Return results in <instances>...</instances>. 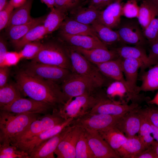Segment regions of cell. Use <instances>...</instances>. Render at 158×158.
I'll list each match as a JSON object with an SVG mask.
<instances>
[{"mask_svg": "<svg viewBox=\"0 0 158 158\" xmlns=\"http://www.w3.org/2000/svg\"><path fill=\"white\" fill-rule=\"evenodd\" d=\"M16 83L22 95L51 106L58 110L67 102L58 83L29 75L22 71L16 76Z\"/></svg>", "mask_w": 158, "mask_h": 158, "instance_id": "1", "label": "cell"}, {"mask_svg": "<svg viewBox=\"0 0 158 158\" xmlns=\"http://www.w3.org/2000/svg\"><path fill=\"white\" fill-rule=\"evenodd\" d=\"M40 116L38 114H18L0 110V144H10L15 136Z\"/></svg>", "mask_w": 158, "mask_h": 158, "instance_id": "2", "label": "cell"}, {"mask_svg": "<svg viewBox=\"0 0 158 158\" xmlns=\"http://www.w3.org/2000/svg\"><path fill=\"white\" fill-rule=\"evenodd\" d=\"M32 61L57 66L71 71L68 47L55 42L43 44L40 51Z\"/></svg>", "mask_w": 158, "mask_h": 158, "instance_id": "3", "label": "cell"}, {"mask_svg": "<svg viewBox=\"0 0 158 158\" xmlns=\"http://www.w3.org/2000/svg\"><path fill=\"white\" fill-rule=\"evenodd\" d=\"M104 93L96 92L76 97L68 101L56 112L65 119H74L88 113L99 101Z\"/></svg>", "mask_w": 158, "mask_h": 158, "instance_id": "4", "label": "cell"}, {"mask_svg": "<svg viewBox=\"0 0 158 158\" xmlns=\"http://www.w3.org/2000/svg\"><path fill=\"white\" fill-rule=\"evenodd\" d=\"M68 48L72 72L88 78L99 88L102 87L105 79L97 66L71 47Z\"/></svg>", "mask_w": 158, "mask_h": 158, "instance_id": "5", "label": "cell"}, {"mask_svg": "<svg viewBox=\"0 0 158 158\" xmlns=\"http://www.w3.org/2000/svg\"><path fill=\"white\" fill-rule=\"evenodd\" d=\"M61 87L67 102L73 97L95 93L99 88L88 78L72 72L62 82Z\"/></svg>", "mask_w": 158, "mask_h": 158, "instance_id": "6", "label": "cell"}, {"mask_svg": "<svg viewBox=\"0 0 158 158\" xmlns=\"http://www.w3.org/2000/svg\"><path fill=\"white\" fill-rule=\"evenodd\" d=\"M66 120L57 112L53 111L33 121L24 130L15 136L10 144L25 141L63 122Z\"/></svg>", "mask_w": 158, "mask_h": 158, "instance_id": "7", "label": "cell"}, {"mask_svg": "<svg viewBox=\"0 0 158 158\" xmlns=\"http://www.w3.org/2000/svg\"><path fill=\"white\" fill-rule=\"evenodd\" d=\"M33 77L61 83L71 73V70L57 66L31 61L22 70Z\"/></svg>", "mask_w": 158, "mask_h": 158, "instance_id": "8", "label": "cell"}, {"mask_svg": "<svg viewBox=\"0 0 158 158\" xmlns=\"http://www.w3.org/2000/svg\"><path fill=\"white\" fill-rule=\"evenodd\" d=\"M121 45L145 47L148 43L137 19L121 18L116 29Z\"/></svg>", "mask_w": 158, "mask_h": 158, "instance_id": "9", "label": "cell"}, {"mask_svg": "<svg viewBox=\"0 0 158 158\" xmlns=\"http://www.w3.org/2000/svg\"><path fill=\"white\" fill-rule=\"evenodd\" d=\"M122 116L87 113L74 119L71 125L80 126L83 129L98 131L114 126Z\"/></svg>", "mask_w": 158, "mask_h": 158, "instance_id": "10", "label": "cell"}, {"mask_svg": "<svg viewBox=\"0 0 158 158\" xmlns=\"http://www.w3.org/2000/svg\"><path fill=\"white\" fill-rule=\"evenodd\" d=\"M139 106L138 104H130L111 99L103 94L99 101L88 112L91 114H103L113 116H121Z\"/></svg>", "mask_w": 158, "mask_h": 158, "instance_id": "11", "label": "cell"}, {"mask_svg": "<svg viewBox=\"0 0 158 158\" xmlns=\"http://www.w3.org/2000/svg\"><path fill=\"white\" fill-rule=\"evenodd\" d=\"M4 110L18 114L30 113L46 114L54 110L53 107L46 103L29 98L21 97L11 104L0 107Z\"/></svg>", "mask_w": 158, "mask_h": 158, "instance_id": "12", "label": "cell"}, {"mask_svg": "<svg viewBox=\"0 0 158 158\" xmlns=\"http://www.w3.org/2000/svg\"><path fill=\"white\" fill-rule=\"evenodd\" d=\"M74 119L70 118L63 122L24 141L10 144L19 149L28 153V154L35 147L43 142L55 136L61 131L65 128L71 125Z\"/></svg>", "mask_w": 158, "mask_h": 158, "instance_id": "13", "label": "cell"}, {"mask_svg": "<svg viewBox=\"0 0 158 158\" xmlns=\"http://www.w3.org/2000/svg\"><path fill=\"white\" fill-rule=\"evenodd\" d=\"M84 129L88 143L95 158L121 157L96 131Z\"/></svg>", "mask_w": 158, "mask_h": 158, "instance_id": "14", "label": "cell"}, {"mask_svg": "<svg viewBox=\"0 0 158 158\" xmlns=\"http://www.w3.org/2000/svg\"><path fill=\"white\" fill-rule=\"evenodd\" d=\"M142 120L141 107L139 106L122 115L114 126L127 138L136 135L140 128Z\"/></svg>", "mask_w": 158, "mask_h": 158, "instance_id": "15", "label": "cell"}, {"mask_svg": "<svg viewBox=\"0 0 158 158\" xmlns=\"http://www.w3.org/2000/svg\"><path fill=\"white\" fill-rule=\"evenodd\" d=\"M71 124L61 131L43 142L34 147L29 154L30 158H54V151L59 143L73 127Z\"/></svg>", "mask_w": 158, "mask_h": 158, "instance_id": "16", "label": "cell"}, {"mask_svg": "<svg viewBox=\"0 0 158 158\" xmlns=\"http://www.w3.org/2000/svg\"><path fill=\"white\" fill-rule=\"evenodd\" d=\"M73 126V127L61 140L54 151L57 158H75L76 144L83 128L80 126Z\"/></svg>", "mask_w": 158, "mask_h": 158, "instance_id": "17", "label": "cell"}, {"mask_svg": "<svg viewBox=\"0 0 158 158\" xmlns=\"http://www.w3.org/2000/svg\"><path fill=\"white\" fill-rule=\"evenodd\" d=\"M121 60V58L118 57L95 65L104 76L123 83L129 90L130 98L135 99L139 95L133 90L126 82L122 69Z\"/></svg>", "mask_w": 158, "mask_h": 158, "instance_id": "18", "label": "cell"}, {"mask_svg": "<svg viewBox=\"0 0 158 158\" xmlns=\"http://www.w3.org/2000/svg\"><path fill=\"white\" fill-rule=\"evenodd\" d=\"M121 59V65L125 79L133 90L140 94L139 87L137 85L138 71L141 68L144 69V64L140 61L128 58Z\"/></svg>", "mask_w": 158, "mask_h": 158, "instance_id": "19", "label": "cell"}, {"mask_svg": "<svg viewBox=\"0 0 158 158\" xmlns=\"http://www.w3.org/2000/svg\"><path fill=\"white\" fill-rule=\"evenodd\" d=\"M122 0H117L100 12L97 20L112 29H117L121 20Z\"/></svg>", "mask_w": 158, "mask_h": 158, "instance_id": "20", "label": "cell"}, {"mask_svg": "<svg viewBox=\"0 0 158 158\" xmlns=\"http://www.w3.org/2000/svg\"><path fill=\"white\" fill-rule=\"evenodd\" d=\"M70 47L81 54L95 65L118 57L114 50L113 49L109 50L107 47L85 49L79 47Z\"/></svg>", "mask_w": 158, "mask_h": 158, "instance_id": "21", "label": "cell"}, {"mask_svg": "<svg viewBox=\"0 0 158 158\" xmlns=\"http://www.w3.org/2000/svg\"><path fill=\"white\" fill-rule=\"evenodd\" d=\"M61 38L69 46L91 49L107 46L99 39L86 35H71L60 33Z\"/></svg>", "mask_w": 158, "mask_h": 158, "instance_id": "22", "label": "cell"}, {"mask_svg": "<svg viewBox=\"0 0 158 158\" xmlns=\"http://www.w3.org/2000/svg\"><path fill=\"white\" fill-rule=\"evenodd\" d=\"M59 28L60 33L88 36L99 39L91 25L80 23L69 17H66Z\"/></svg>", "mask_w": 158, "mask_h": 158, "instance_id": "23", "label": "cell"}, {"mask_svg": "<svg viewBox=\"0 0 158 158\" xmlns=\"http://www.w3.org/2000/svg\"><path fill=\"white\" fill-rule=\"evenodd\" d=\"M113 49L116 51L118 57L122 59L131 58L140 61L144 64V69L152 65L145 47L121 45Z\"/></svg>", "mask_w": 158, "mask_h": 158, "instance_id": "24", "label": "cell"}, {"mask_svg": "<svg viewBox=\"0 0 158 158\" xmlns=\"http://www.w3.org/2000/svg\"><path fill=\"white\" fill-rule=\"evenodd\" d=\"M45 18L43 17L32 18L30 21L25 24L7 28V35L14 44L32 29L37 25L43 24Z\"/></svg>", "mask_w": 158, "mask_h": 158, "instance_id": "25", "label": "cell"}, {"mask_svg": "<svg viewBox=\"0 0 158 158\" xmlns=\"http://www.w3.org/2000/svg\"><path fill=\"white\" fill-rule=\"evenodd\" d=\"M146 149L138 136L128 138L116 152L121 158H135Z\"/></svg>", "mask_w": 158, "mask_h": 158, "instance_id": "26", "label": "cell"}, {"mask_svg": "<svg viewBox=\"0 0 158 158\" xmlns=\"http://www.w3.org/2000/svg\"><path fill=\"white\" fill-rule=\"evenodd\" d=\"M98 132L102 138L116 152L128 139L123 133L114 126Z\"/></svg>", "mask_w": 158, "mask_h": 158, "instance_id": "27", "label": "cell"}, {"mask_svg": "<svg viewBox=\"0 0 158 158\" xmlns=\"http://www.w3.org/2000/svg\"><path fill=\"white\" fill-rule=\"evenodd\" d=\"M98 37L107 46L119 43L120 40L116 30L104 25L96 20L91 25Z\"/></svg>", "mask_w": 158, "mask_h": 158, "instance_id": "28", "label": "cell"}, {"mask_svg": "<svg viewBox=\"0 0 158 158\" xmlns=\"http://www.w3.org/2000/svg\"><path fill=\"white\" fill-rule=\"evenodd\" d=\"M158 15V5L147 1L140 2L139 14L137 19L142 30L154 18Z\"/></svg>", "mask_w": 158, "mask_h": 158, "instance_id": "29", "label": "cell"}, {"mask_svg": "<svg viewBox=\"0 0 158 158\" xmlns=\"http://www.w3.org/2000/svg\"><path fill=\"white\" fill-rule=\"evenodd\" d=\"M101 11L92 7L83 6L70 13L69 17L80 23L91 25L97 20Z\"/></svg>", "mask_w": 158, "mask_h": 158, "instance_id": "30", "label": "cell"}, {"mask_svg": "<svg viewBox=\"0 0 158 158\" xmlns=\"http://www.w3.org/2000/svg\"><path fill=\"white\" fill-rule=\"evenodd\" d=\"M32 0H27L22 6L15 8L13 11L7 26L22 25L26 23L32 18L30 15Z\"/></svg>", "mask_w": 158, "mask_h": 158, "instance_id": "31", "label": "cell"}, {"mask_svg": "<svg viewBox=\"0 0 158 158\" xmlns=\"http://www.w3.org/2000/svg\"><path fill=\"white\" fill-rule=\"evenodd\" d=\"M143 72L140 76L141 84L139 87L140 91H153L158 90V63Z\"/></svg>", "mask_w": 158, "mask_h": 158, "instance_id": "32", "label": "cell"}, {"mask_svg": "<svg viewBox=\"0 0 158 158\" xmlns=\"http://www.w3.org/2000/svg\"><path fill=\"white\" fill-rule=\"evenodd\" d=\"M106 93L110 99L114 100L118 98L119 101L128 103L130 101V93L126 86L121 81L114 80L107 87Z\"/></svg>", "mask_w": 158, "mask_h": 158, "instance_id": "33", "label": "cell"}, {"mask_svg": "<svg viewBox=\"0 0 158 158\" xmlns=\"http://www.w3.org/2000/svg\"><path fill=\"white\" fill-rule=\"evenodd\" d=\"M22 95L16 83H7L0 88V107L11 104L21 97Z\"/></svg>", "mask_w": 158, "mask_h": 158, "instance_id": "34", "label": "cell"}, {"mask_svg": "<svg viewBox=\"0 0 158 158\" xmlns=\"http://www.w3.org/2000/svg\"><path fill=\"white\" fill-rule=\"evenodd\" d=\"M66 16L65 13L55 7L51 9L43 24L47 34H51L59 28Z\"/></svg>", "mask_w": 158, "mask_h": 158, "instance_id": "35", "label": "cell"}, {"mask_svg": "<svg viewBox=\"0 0 158 158\" xmlns=\"http://www.w3.org/2000/svg\"><path fill=\"white\" fill-rule=\"evenodd\" d=\"M47 34L43 24L37 25L30 30L22 38L14 44L17 50L21 49L26 44L38 41Z\"/></svg>", "mask_w": 158, "mask_h": 158, "instance_id": "36", "label": "cell"}, {"mask_svg": "<svg viewBox=\"0 0 158 158\" xmlns=\"http://www.w3.org/2000/svg\"><path fill=\"white\" fill-rule=\"evenodd\" d=\"M141 111L142 120L138 136L146 149L150 146L154 139L151 135L152 132L151 123L141 107Z\"/></svg>", "mask_w": 158, "mask_h": 158, "instance_id": "37", "label": "cell"}, {"mask_svg": "<svg viewBox=\"0 0 158 158\" xmlns=\"http://www.w3.org/2000/svg\"><path fill=\"white\" fill-rule=\"evenodd\" d=\"M75 158H95L85 136L83 129L76 144Z\"/></svg>", "mask_w": 158, "mask_h": 158, "instance_id": "38", "label": "cell"}, {"mask_svg": "<svg viewBox=\"0 0 158 158\" xmlns=\"http://www.w3.org/2000/svg\"><path fill=\"white\" fill-rule=\"evenodd\" d=\"M0 158H30L28 154L10 144H0Z\"/></svg>", "mask_w": 158, "mask_h": 158, "instance_id": "39", "label": "cell"}, {"mask_svg": "<svg viewBox=\"0 0 158 158\" xmlns=\"http://www.w3.org/2000/svg\"><path fill=\"white\" fill-rule=\"evenodd\" d=\"M85 2L83 0H55L54 7L67 14L83 6Z\"/></svg>", "mask_w": 158, "mask_h": 158, "instance_id": "40", "label": "cell"}, {"mask_svg": "<svg viewBox=\"0 0 158 158\" xmlns=\"http://www.w3.org/2000/svg\"><path fill=\"white\" fill-rule=\"evenodd\" d=\"M43 44L39 41L25 44L19 52L22 59H32L41 49Z\"/></svg>", "mask_w": 158, "mask_h": 158, "instance_id": "41", "label": "cell"}, {"mask_svg": "<svg viewBox=\"0 0 158 158\" xmlns=\"http://www.w3.org/2000/svg\"><path fill=\"white\" fill-rule=\"evenodd\" d=\"M139 12V6L136 0H127L126 3L122 2V16L126 18H137Z\"/></svg>", "mask_w": 158, "mask_h": 158, "instance_id": "42", "label": "cell"}, {"mask_svg": "<svg viewBox=\"0 0 158 158\" xmlns=\"http://www.w3.org/2000/svg\"><path fill=\"white\" fill-rule=\"evenodd\" d=\"M144 35L149 44L155 41L158 37V18L155 17L142 30Z\"/></svg>", "mask_w": 158, "mask_h": 158, "instance_id": "43", "label": "cell"}, {"mask_svg": "<svg viewBox=\"0 0 158 158\" xmlns=\"http://www.w3.org/2000/svg\"><path fill=\"white\" fill-rule=\"evenodd\" d=\"M14 7L9 1L6 6L0 11V30L6 28L10 18Z\"/></svg>", "mask_w": 158, "mask_h": 158, "instance_id": "44", "label": "cell"}, {"mask_svg": "<svg viewBox=\"0 0 158 158\" xmlns=\"http://www.w3.org/2000/svg\"><path fill=\"white\" fill-rule=\"evenodd\" d=\"M151 105L142 109L150 123L158 128V107Z\"/></svg>", "mask_w": 158, "mask_h": 158, "instance_id": "45", "label": "cell"}, {"mask_svg": "<svg viewBox=\"0 0 158 158\" xmlns=\"http://www.w3.org/2000/svg\"><path fill=\"white\" fill-rule=\"evenodd\" d=\"M22 59L19 52L8 51L0 67H10L16 65Z\"/></svg>", "mask_w": 158, "mask_h": 158, "instance_id": "46", "label": "cell"}, {"mask_svg": "<svg viewBox=\"0 0 158 158\" xmlns=\"http://www.w3.org/2000/svg\"><path fill=\"white\" fill-rule=\"evenodd\" d=\"M117 0H88V6L100 11L104 9Z\"/></svg>", "mask_w": 158, "mask_h": 158, "instance_id": "47", "label": "cell"}, {"mask_svg": "<svg viewBox=\"0 0 158 158\" xmlns=\"http://www.w3.org/2000/svg\"><path fill=\"white\" fill-rule=\"evenodd\" d=\"M150 46L148 55L152 65L158 63V40L149 44Z\"/></svg>", "mask_w": 158, "mask_h": 158, "instance_id": "48", "label": "cell"}, {"mask_svg": "<svg viewBox=\"0 0 158 158\" xmlns=\"http://www.w3.org/2000/svg\"><path fill=\"white\" fill-rule=\"evenodd\" d=\"M8 67L7 66L0 67V88L7 83L10 72Z\"/></svg>", "mask_w": 158, "mask_h": 158, "instance_id": "49", "label": "cell"}, {"mask_svg": "<svg viewBox=\"0 0 158 158\" xmlns=\"http://www.w3.org/2000/svg\"><path fill=\"white\" fill-rule=\"evenodd\" d=\"M135 158H157L153 149L150 146L138 155Z\"/></svg>", "mask_w": 158, "mask_h": 158, "instance_id": "50", "label": "cell"}, {"mask_svg": "<svg viewBox=\"0 0 158 158\" xmlns=\"http://www.w3.org/2000/svg\"><path fill=\"white\" fill-rule=\"evenodd\" d=\"M8 51L6 42L3 38L1 37L0 39V66L2 64Z\"/></svg>", "mask_w": 158, "mask_h": 158, "instance_id": "51", "label": "cell"}, {"mask_svg": "<svg viewBox=\"0 0 158 158\" xmlns=\"http://www.w3.org/2000/svg\"><path fill=\"white\" fill-rule=\"evenodd\" d=\"M27 0H10L9 3L15 8L19 7L24 4Z\"/></svg>", "mask_w": 158, "mask_h": 158, "instance_id": "52", "label": "cell"}, {"mask_svg": "<svg viewBox=\"0 0 158 158\" xmlns=\"http://www.w3.org/2000/svg\"><path fill=\"white\" fill-rule=\"evenodd\" d=\"M40 1L50 9L54 7L55 0H40Z\"/></svg>", "mask_w": 158, "mask_h": 158, "instance_id": "53", "label": "cell"}, {"mask_svg": "<svg viewBox=\"0 0 158 158\" xmlns=\"http://www.w3.org/2000/svg\"><path fill=\"white\" fill-rule=\"evenodd\" d=\"M149 105H155L158 106V91L154 97L151 99H149L147 102Z\"/></svg>", "mask_w": 158, "mask_h": 158, "instance_id": "54", "label": "cell"}, {"mask_svg": "<svg viewBox=\"0 0 158 158\" xmlns=\"http://www.w3.org/2000/svg\"><path fill=\"white\" fill-rule=\"evenodd\" d=\"M151 125L152 130V134L153 137L154 139L158 142V128L154 126L151 123Z\"/></svg>", "mask_w": 158, "mask_h": 158, "instance_id": "55", "label": "cell"}, {"mask_svg": "<svg viewBox=\"0 0 158 158\" xmlns=\"http://www.w3.org/2000/svg\"><path fill=\"white\" fill-rule=\"evenodd\" d=\"M150 146L154 152L157 158H158V142L154 140Z\"/></svg>", "mask_w": 158, "mask_h": 158, "instance_id": "56", "label": "cell"}, {"mask_svg": "<svg viewBox=\"0 0 158 158\" xmlns=\"http://www.w3.org/2000/svg\"><path fill=\"white\" fill-rule=\"evenodd\" d=\"M8 2V0H0V11L5 7Z\"/></svg>", "mask_w": 158, "mask_h": 158, "instance_id": "57", "label": "cell"}, {"mask_svg": "<svg viewBox=\"0 0 158 158\" xmlns=\"http://www.w3.org/2000/svg\"><path fill=\"white\" fill-rule=\"evenodd\" d=\"M137 1H149L152 2L154 4L158 5V0H136Z\"/></svg>", "mask_w": 158, "mask_h": 158, "instance_id": "58", "label": "cell"}, {"mask_svg": "<svg viewBox=\"0 0 158 158\" xmlns=\"http://www.w3.org/2000/svg\"><path fill=\"white\" fill-rule=\"evenodd\" d=\"M157 16V18H158V15ZM158 40V37H157V39L156 40Z\"/></svg>", "mask_w": 158, "mask_h": 158, "instance_id": "59", "label": "cell"}, {"mask_svg": "<svg viewBox=\"0 0 158 158\" xmlns=\"http://www.w3.org/2000/svg\"><path fill=\"white\" fill-rule=\"evenodd\" d=\"M84 0V1H86V0Z\"/></svg>", "mask_w": 158, "mask_h": 158, "instance_id": "60", "label": "cell"}]
</instances>
